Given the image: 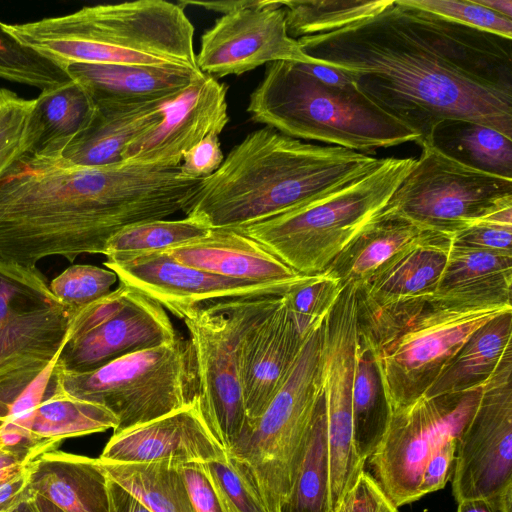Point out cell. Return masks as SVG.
<instances>
[{
  "label": "cell",
  "instance_id": "6da1fadb",
  "mask_svg": "<svg viewBox=\"0 0 512 512\" xmlns=\"http://www.w3.org/2000/svg\"><path fill=\"white\" fill-rule=\"evenodd\" d=\"M297 41L415 132L421 147L450 119L512 138V39L392 0L370 18Z\"/></svg>",
  "mask_w": 512,
  "mask_h": 512
},
{
  "label": "cell",
  "instance_id": "7a4b0ae2",
  "mask_svg": "<svg viewBox=\"0 0 512 512\" xmlns=\"http://www.w3.org/2000/svg\"><path fill=\"white\" fill-rule=\"evenodd\" d=\"M201 180L179 166L83 168L23 153L0 175V258L35 268L50 256L104 254L120 230L185 212Z\"/></svg>",
  "mask_w": 512,
  "mask_h": 512
},
{
  "label": "cell",
  "instance_id": "3957f363",
  "mask_svg": "<svg viewBox=\"0 0 512 512\" xmlns=\"http://www.w3.org/2000/svg\"><path fill=\"white\" fill-rule=\"evenodd\" d=\"M381 158L316 145L274 128L249 133L200 182L184 212L210 229H236L296 209L376 167Z\"/></svg>",
  "mask_w": 512,
  "mask_h": 512
},
{
  "label": "cell",
  "instance_id": "277c9868",
  "mask_svg": "<svg viewBox=\"0 0 512 512\" xmlns=\"http://www.w3.org/2000/svg\"><path fill=\"white\" fill-rule=\"evenodd\" d=\"M5 28L62 66L83 62L200 71L192 23L183 8L164 0L85 6Z\"/></svg>",
  "mask_w": 512,
  "mask_h": 512
},
{
  "label": "cell",
  "instance_id": "5b68a950",
  "mask_svg": "<svg viewBox=\"0 0 512 512\" xmlns=\"http://www.w3.org/2000/svg\"><path fill=\"white\" fill-rule=\"evenodd\" d=\"M305 63L267 64L251 93V118L296 138L320 141L356 152L418 141V136L369 99L354 81L328 84Z\"/></svg>",
  "mask_w": 512,
  "mask_h": 512
},
{
  "label": "cell",
  "instance_id": "8992f818",
  "mask_svg": "<svg viewBox=\"0 0 512 512\" xmlns=\"http://www.w3.org/2000/svg\"><path fill=\"white\" fill-rule=\"evenodd\" d=\"M416 163L387 157L367 173L296 209L236 228L300 275L324 272L385 208Z\"/></svg>",
  "mask_w": 512,
  "mask_h": 512
},
{
  "label": "cell",
  "instance_id": "52a82bcc",
  "mask_svg": "<svg viewBox=\"0 0 512 512\" xmlns=\"http://www.w3.org/2000/svg\"><path fill=\"white\" fill-rule=\"evenodd\" d=\"M324 320L305 336L281 386L262 415L227 455L268 512H281L291 493L315 407L322 395Z\"/></svg>",
  "mask_w": 512,
  "mask_h": 512
},
{
  "label": "cell",
  "instance_id": "ba28073f",
  "mask_svg": "<svg viewBox=\"0 0 512 512\" xmlns=\"http://www.w3.org/2000/svg\"><path fill=\"white\" fill-rule=\"evenodd\" d=\"M52 376L69 395L111 411L118 419L113 434L174 412L200 395L195 350L181 335L87 372L53 366Z\"/></svg>",
  "mask_w": 512,
  "mask_h": 512
},
{
  "label": "cell",
  "instance_id": "9c48e42d",
  "mask_svg": "<svg viewBox=\"0 0 512 512\" xmlns=\"http://www.w3.org/2000/svg\"><path fill=\"white\" fill-rule=\"evenodd\" d=\"M72 315L36 267L0 258V428L15 402L56 359Z\"/></svg>",
  "mask_w": 512,
  "mask_h": 512
},
{
  "label": "cell",
  "instance_id": "30bf717a",
  "mask_svg": "<svg viewBox=\"0 0 512 512\" xmlns=\"http://www.w3.org/2000/svg\"><path fill=\"white\" fill-rule=\"evenodd\" d=\"M281 296L207 302L182 320L195 350L201 409L226 452L247 424L241 384L243 341Z\"/></svg>",
  "mask_w": 512,
  "mask_h": 512
},
{
  "label": "cell",
  "instance_id": "8fae6325",
  "mask_svg": "<svg viewBox=\"0 0 512 512\" xmlns=\"http://www.w3.org/2000/svg\"><path fill=\"white\" fill-rule=\"evenodd\" d=\"M506 312H512L511 304L432 299L396 336L372 352L390 413L424 395L469 337Z\"/></svg>",
  "mask_w": 512,
  "mask_h": 512
},
{
  "label": "cell",
  "instance_id": "7c38bea8",
  "mask_svg": "<svg viewBox=\"0 0 512 512\" xmlns=\"http://www.w3.org/2000/svg\"><path fill=\"white\" fill-rule=\"evenodd\" d=\"M481 391L482 385L437 397L422 395L391 411L383 437L366 462L397 508L421 498L419 487L428 459L445 442L459 437Z\"/></svg>",
  "mask_w": 512,
  "mask_h": 512
},
{
  "label": "cell",
  "instance_id": "4fadbf2b",
  "mask_svg": "<svg viewBox=\"0 0 512 512\" xmlns=\"http://www.w3.org/2000/svg\"><path fill=\"white\" fill-rule=\"evenodd\" d=\"M385 209L423 228L453 235L491 211L512 205V179L463 165L422 146Z\"/></svg>",
  "mask_w": 512,
  "mask_h": 512
},
{
  "label": "cell",
  "instance_id": "5bb4252c",
  "mask_svg": "<svg viewBox=\"0 0 512 512\" xmlns=\"http://www.w3.org/2000/svg\"><path fill=\"white\" fill-rule=\"evenodd\" d=\"M451 245V234L426 229L356 290L359 342L374 352L430 304Z\"/></svg>",
  "mask_w": 512,
  "mask_h": 512
},
{
  "label": "cell",
  "instance_id": "9a60e30c",
  "mask_svg": "<svg viewBox=\"0 0 512 512\" xmlns=\"http://www.w3.org/2000/svg\"><path fill=\"white\" fill-rule=\"evenodd\" d=\"M178 335L157 301L120 283L72 315L54 366L87 372L127 354L169 344Z\"/></svg>",
  "mask_w": 512,
  "mask_h": 512
},
{
  "label": "cell",
  "instance_id": "2e32d148",
  "mask_svg": "<svg viewBox=\"0 0 512 512\" xmlns=\"http://www.w3.org/2000/svg\"><path fill=\"white\" fill-rule=\"evenodd\" d=\"M512 487V345L483 383L478 405L456 443L452 493L456 502Z\"/></svg>",
  "mask_w": 512,
  "mask_h": 512
},
{
  "label": "cell",
  "instance_id": "e0dca14e",
  "mask_svg": "<svg viewBox=\"0 0 512 512\" xmlns=\"http://www.w3.org/2000/svg\"><path fill=\"white\" fill-rule=\"evenodd\" d=\"M106 259L104 266L120 283L143 292L181 320L207 302L284 295L306 277L295 283L234 279L183 265L165 251Z\"/></svg>",
  "mask_w": 512,
  "mask_h": 512
},
{
  "label": "cell",
  "instance_id": "ac0fdd59",
  "mask_svg": "<svg viewBox=\"0 0 512 512\" xmlns=\"http://www.w3.org/2000/svg\"><path fill=\"white\" fill-rule=\"evenodd\" d=\"M276 61L319 65L288 35L281 1L262 0L221 16L202 35L196 55L198 69L214 78L241 75Z\"/></svg>",
  "mask_w": 512,
  "mask_h": 512
},
{
  "label": "cell",
  "instance_id": "d6986e66",
  "mask_svg": "<svg viewBox=\"0 0 512 512\" xmlns=\"http://www.w3.org/2000/svg\"><path fill=\"white\" fill-rule=\"evenodd\" d=\"M226 94L225 84L201 72L165 105L161 121L125 148L123 162L179 166L185 152L229 122Z\"/></svg>",
  "mask_w": 512,
  "mask_h": 512
},
{
  "label": "cell",
  "instance_id": "ffe728a7",
  "mask_svg": "<svg viewBox=\"0 0 512 512\" xmlns=\"http://www.w3.org/2000/svg\"><path fill=\"white\" fill-rule=\"evenodd\" d=\"M226 455L206 422L198 397L174 412L113 434L98 459L123 463L169 459L187 465Z\"/></svg>",
  "mask_w": 512,
  "mask_h": 512
},
{
  "label": "cell",
  "instance_id": "44dd1931",
  "mask_svg": "<svg viewBox=\"0 0 512 512\" xmlns=\"http://www.w3.org/2000/svg\"><path fill=\"white\" fill-rule=\"evenodd\" d=\"M304 338L288 309L284 295L246 334L241 353L246 427L262 415L281 386Z\"/></svg>",
  "mask_w": 512,
  "mask_h": 512
},
{
  "label": "cell",
  "instance_id": "7402d4cb",
  "mask_svg": "<svg viewBox=\"0 0 512 512\" xmlns=\"http://www.w3.org/2000/svg\"><path fill=\"white\" fill-rule=\"evenodd\" d=\"M165 252L183 265L234 279L295 283L305 277L236 229H210L207 235Z\"/></svg>",
  "mask_w": 512,
  "mask_h": 512
},
{
  "label": "cell",
  "instance_id": "603a6c76",
  "mask_svg": "<svg viewBox=\"0 0 512 512\" xmlns=\"http://www.w3.org/2000/svg\"><path fill=\"white\" fill-rule=\"evenodd\" d=\"M95 105H136L170 102L184 91L201 71L153 66L83 63L63 66Z\"/></svg>",
  "mask_w": 512,
  "mask_h": 512
},
{
  "label": "cell",
  "instance_id": "cb8c5ba5",
  "mask_svg": "<svg viewBox=\"0 0 512 512\" xmlns=\"http://www.w3.org/2000/svg\"><path fill=\"white\" fill-rule=\"evenodd\" d=\"M168 102L97 104L87 126L61 151L68 164L102 168L123 164L125 148L163 117Z\"/></svg>",
  "mask_w": 512,
  "mask_h": 512
},
{
  "label": "cell",
  "instance_id": "d4e9b609",
  "mask_svg": "<svg viewBox=\"0 0 512 512\" xmlns=\"http://www.w3.org/2000/svg\"><path fill=\"white\" fill-rule=\"evenodd\" d=\"M29 488L64 512H108V477L99 459L59 449L27 463Z\"/></svg>",
  "mask_w": 512,
  "mask_h": 512
},
{
  "label": "cell",
  "instance_id": "484cf974",
  "mask_svg": "<svg viewBox=\"0 0 512 512\" xmlns=\"http://www.w3.org/2000/svg\"><path fill=\"white\" fill-rule=\"evenodd\" d=\"M512 253L454 243L434 300L457 304H511Z\"/></svg>",
  "mask_w": 512,
  "mask_h": 512
},
{
  "label": "cell",
  "instance_id": "4316f807",
  "mask_svg": "<svg viewBox=\"0 0 512 512\" xmlns=\"http://www.w3.org/2000/svg\"><path fill=\"white\" fill-rule=\"evenodd\" d=\"M95 104L76 81L41 90L30 111L24 153L59 155L91 120Z\"/></svg>",
  "mask_w": 512,
  "mask_h": 512
},
{
  "label": "cell",
  "instance_id": "83f0119b",
  "mask_svg": "<svg viewBox=\"0 0 512 512\" xmlns=\"http://www.w3.org/2000/svg\"><path fill=\"white\" fill-rule=\"evenodd\" d=\"M426 228L385 208L324 271L341 285L359 289L390 257Z\"/></svg>",
  "mask_w": 512,
  "mask_h": 512
},
{
  "label": "cell",
  "instance_id": "f1b7e54d",
  "mask_svg": "<svg viewBox=\"0 0 512 512\" xmlns=\"http://www.w3.org/2000/svg\"><path fill=\"white\" fill-rule=\"evenodd\" d=\"M117 417L107 408L63 391L51 374L49 392L34 410L26 433L43 453L71 437L115 430Z\"/></svg>",
  "mask_w": 512,
  "mask_h": 512
},
{
  "label": "cell",
  "instance_id": "f546056e",
  "mask_svg": "<svg viewBox=\"0 0 512 512\" xmlns=\"http://www.w3.org/2000/svg\"><path fill=\"white\" fill-rule=\"evenodd\" d=\"M512 312L478 328L448 362L426 397L464 392L483 385L512 345Z\"/></svg>",
  "mask_w": 512,
  "mask_h": 512
},
{
  "label": "cell",
  "instance_id": "4dcf8cb0",
  "mask_svg": "<svg viewBox=\"0 0 512 512\" xmlns=\"http://www.w3.org/2000/svg\"><path fill=\"white\" fill-rule=\"evenodd\" d=\"M428 145L463 165L512 179V138L493 128L469 120H444L434 128Z\"/></svg>",
  "mask_w": 512,
  "mask_h": 512
},
{
  "label": "cell",
  "instance_id": "1f68e13d",
  "mask_svg": "<svg viewBox=\"0 0 512 512\" xmlns=\"http://www.w3.org/2000/svg\"><path fill=\"white\" fill-rule=\"evenodd\" d=\"M99 461L108 478L151 512H195L181 464L169 459L143 463Z\"/></svg>",
  "mask_w": 512,
  "mask_h": 512
},
{
  "label": "cell",
  "instance_id": "d6a6232c",
  "mask_svg": "<svg viewBox=\"0 0 512 512\" xmlns=\"http://www.w3.org/2000/svg\"><path fill=\"white\" fill-rule=\"evenodd\" d=\"M281 512H332L323 392L312 416L291 493Z\"/></svg>",
  "mask_w": 512,
  "mask_h": 512
},
{
  "label": "cell",
  "instance_id": "836d02e7",
  "mask_svg": "<svg viewBox=\"0 0 512 512\" xmlns=\"http://www.w3.org/2000/svg\"><path fill=\"white\" fill-rule=\"evenodd\" d=\"M352 413L355 445L362 460L374 452L385 432L387 407L371 350L357 341L355 352Z\"/></svg>",
  "mask_w": 512,
  "mask_h": 512
},
{
  "label": "cell",
  "instance_id": "e575fe53",
  "mask_svg": "<svg viewBox=\"0 0 512 512\" xmlns=\"http://www.w3.org/2000/svg\"><path fill=\"white\" fill-rule=\"evenodd\" d=\"M392 0L281 1L288 35L293 39L330 33L370 18Z\"/></svg>",
  "mask_w": 512,
  "mask_h": 512
},
{
  "label": "cell",
  "instance_id": "d590c367",
  "mask_svg": "<svg viewBox=\"0 0 512 512\" xmlns=\"http://www.w3.org/2000/svg\"><path fill=\"white\" fill-rule=\"evenodd\" d=\"M209 231V227L188 216L177 220L158 219L136 223L112 236L103 255L109 258L165 251L199 239Z\"/></svg>",
  "mask_w": 512,
  "mask_h": 512
},
{
  "label": "cell",
  "instance_id": "8d00e7d4",
  "mask_svg": "<svg viewBox=\"0 0 512 512\" xmlns=\"http://www.w3.org/2000/svg\"><path fill=\"white\" fill-rule=\"evenodd\" d=\"M0 78L41 90L70 80L64 67L20 42L0 22Z\"/></svg>",
  "mask_w": 512,
  "mask_h": 512
},
{
  "label": "cell",
  "instance_id": "74e56055",
  "mask_svg": "<svg viewBox=\"0 0 512 512\" xmlns=\"http://www.w3.org/2000/svg\"><path fill=\"white\" fill-rule=\"evenodd\" d=\"M343 286L326 272L308 275L284 294L288 309L302 336L324 320L336 303Z\"/></svg>",
  "mask_w": 512,
  "mask_h": 512
},
{
  "label": "cell",
  "instance_id": "f35d334b",
  "mask_svg": "<svg viewBox=\"0 0 512 512\" xmlns=\"http://www.w3.org/2000/svg\"><path fill=\"white\" fill-rule=\"evenodd\" d=\"M116 274L108 268L74 264L49 284L54 296L72 313H76L112 291Z\"/></svg>",
  "mask_w": 512,
  "mask_h": 512
},
{
  "label": "cell",
  "instance_id": "ab89813d",
  "mask_svg": "<svg viewBox=\"0 0 512 512\" xmlns=\"http://www.w3.org/2000/svg\"><path fill=\"white\" fill-rule=\"evenodd\" d=\"M200 466L228 512H268L228 455Z\"/></svg>",
  "mask_w": 512,
  "mask_h": 512
},
{
  "label": "cell",
  "instance_id": "60d3db41",
  "mask_svg": "<svg viewBox=\"0 0 512 512\" xmlns=\"http://www.w3.org/2000/svg\"><path fill=\"white\" fill-rule=\"evenodd\" d=\"M407 2L460 24L512 39V19L493 12L475 0H407Z\"/></svg>",
  "mask_w": 512,
  "mask_h": 512
},
{
  "label": "cell",
  "instance_id": "b9f144b4",
  "mask_svg": "<svg viewBox=\"0 0 512 512\" xmlns=\"http://www.w3.org/2000/svg\"><path fill=\"white\" fill-rule=\"evenodd\" d=\"M33 99L0 89V175L24 153V137Z\"/></svg>",
  "mask_w": 512,
  "mask_h": 512
},
{
  "label": "cell",
  "instance_id": "7bdbcfd3",
  "mask_svg": "<svg viewBox=\"0 0 512 512\" xmlns=\"http://www.w3.org/2000/svg\"><path fill=\"white\" fill-rule=\"evenodd\" d=\"M333 512H399L370 472L362 470Z\"/></svg>",
  "mask_w": 512,
  "mask_h": 512
},
{
  "label": "cell",
  "instance_id": "ee69618b",
  "mask_svg": "<svg viewBox=\"0 0 512 512\" xmlns=\"http://www.w3.org/2000/svg\"><path fill=\"white\" fill-rule=\"evenodd\" d=\"M223 160L219 135L212 134L184 153L179 172L187 179H204L213 174Z\"/></svg>",
  "mask_w": 512,
  "mask_h": 512
},
{
  "label": "cell",
  "instance_id": "f6af8a7d",
  "mask_svg": "<svg viewBox=\"0 0 512 512\" xmlns=\"http://www.w3.org/2000/svg\"><path fill=\"white\" fill-rule=\"evenodd\" d=\"M454 243L481 249L512 253V227L475 221L452 235Z\"/></svg>",
  "mask_w": 512,
  "mask_h": 512
},
{
  "label": "cell",
  "instance_id": "bcb514c9",
  "mask_svg": "<svg viewBox=\"0 0 512 512\" xmlns=\"http://www.w3.org/2000/svg\"><path fill=\"white\" fill-rule=\"evenodd\" d=\"M457 439L445 442L428 459L419 487L421 498L444 488L452 477Z\"/></svg>",
  "mask_w": 512,
  "mask_h": 512
},
{
  "label": "cell",
  "instance_id": "7dc6e473",
  "mask_svg": "<svg viewBox=\"0 0 512 512\" xmlns=\"http://www.w3.org/2000/svg\"><path fill=\"white\" fill-rule=\"evenodd\" d=\"M195 512H228L200 464L180 466Z\"/></svg>",
  "mask_w": 512,
  "mask_h": 512
},
{
  "label": "cell",
  "instance_id": "c3c4849f",
  "mask_svg": "<svg viewBox=\"0 0 512 512\" xmlns=\"http://www.w3.org/2000/svg\"><path fill=\"white\" fill-rule=\"evenodd\" d=\"M33 496L29 488L26 465L22 472L0 483V512H12Z\"/></svg>",
  "mask_w": 512,
  "mask_h": 512
},
{
  "label": "cell",
  "instance_id": "681fc988",
  "mask_svg": "<svg viewBox=\"0 0 512 512\" xmlns=\"http://www.w3.org/2000/svg\"><path fill=\"white\" fill-rule=\"evenodd\" d=\"M457 504V512H512V487L496 495L467 499Z\"/></svg>",
  "mask_w": 512,
  "mask_h": 512
},
{
  "label": "cell",
  "instance_id": "f907efd6",
  "mask_svg": "<svg viewBox=\"0 0 512 512\" xmlns=\"http://www.w3.org/2000/svg\"><path fill=\"white\" fill-rule=\"evenodd\" d=\"M108 512H151L142 502L108 478Z\"/></svg>",
  "mask_w": 512,
  "mask_h": 512
},
{
  "label": "cell",
  "instance_id": "816d5d0a",
  "mask_svg": "<svg viewBox=\"0 0 512 512\" xmlns=\"http://www.w3.org/2000/svg\"><path fill=\"white\" fill-rule=\"evenodd\" d=\"M31 459L26 453L0 446V483L22 472Z\"/></svg>",
  "mask_w": 512,
  "mask_h": 512
},
{
  "label": "cell",
  "instance_id": "f5cc1de1",
  "mask_svg": "<svg viewBox=\"0 0 512 512\" xmlns=\"http://www.w3.org/2000/svg\"><path fill=\"white\" fill-rule=\"evenodd\" d=\"M260 1L256 0H228V1H193V0H182L177 4L184 9L186 5L200 6L207 10L221 12L223 15L231 12L256 6Z\"/></svg>",
  "mask_w": 512,
  "mask_h": 512
},
{
  "label": "cell",
  "instance_id": "db71d44e",
  "mask_svg": "<svg viewBox=\"0 0 512 512\" xmlns=\"http://www.w3.org/2000/svg\"><path fill=\"white\" fill-rule=\"evenodd\" d=\"M304 65L311 74H313L315 77L328 84L343 85L353 81L347 74L328 66L320 64Z\"/></svg>",
  "mask_w": 512,
  "mask_h": 512
},
{
  "label": "cell",
  "instance_id": "11a10c76",
  "mask_svg": "<svg viewBox=\"0 0 512 512\" xmlns=\"http://www.w3.org/2000/svg\"><path fill=\"white\" fill-rule=\"evenodd\" d=\"M495 13L512 19V0H475Z\"/></svg>",
  "mask_w": 512,
  "mask_h": 512
},
{
  "label": "cell",
  "instance_id": "9f6ffc18",
  "mask_svg": "<svg viewBox=\"0 0 512 512\" xmlns=\"http://www.w3.org/2000/svg\"><path fill=\"white\" fill-rule=\"evenodd\" d=\"M33 503L38 512H64L52 502L40 495L33 496Z\"/></svg>",
  "mask_w": 512,
  "mask_h": 512
},
{
  "label": "cell",
  "instance_id": "6f0895ef",
  "mask_svg": "<svg viewBox=\"0 0 512 512\" xmlns=\"http://www.w3.org/2000/svg\"><path fill=\"white\" fill-rule=\"evenodd\" d=\"M12 512H38L34 503L33 498L24 501L21 503L16 509H14Z\"/></svg>",
  "mask_w": 512,
  "mask_h": 512
}]
</instances>
